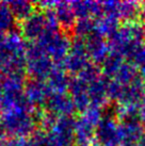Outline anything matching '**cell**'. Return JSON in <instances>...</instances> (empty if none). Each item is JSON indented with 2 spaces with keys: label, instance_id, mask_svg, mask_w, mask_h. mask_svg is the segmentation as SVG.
I'll return each mask as SVG.
<instances>
[{
  "label": "cell",
  "instance_id": "cell-6",
  "mask_svg": "<svg viewBox=\"0 0 145 146\" xmlns=\"http://www.w3.org/2000/svg\"><path fill=\"white\" fill-rule=\"evenodd\" d=\"M74 124L69 116L57 117L53 126L48 130L57 146H72L74 140Z\"/></svg>",
  "mask_w": 145,
  "mask_h": 146
},
{
  "label": "cell",
  "instance_id": "cell-12",
  "mask_svg": "<svg viewBox=\"0 0 145 146\" xmlns=\"http://www.w3.org/2000/svg\"><path fill=\"white\" fill-rule=\"evenodd\" d=\"M34 146H57L55 141L48 131L45 130H37L32 134V138L30 139Z\"/></svg>",
  "mask_w": 145,
  "mask_h": 146
},
{
  "label": "cell",
  "instance_id": "cell-4",
  "mask_svg": "<svg viewBox=\"0 0 145 146\" xmlns=\"http://www.w3.org/2000/svg\"><path fill=\"white\" fill-rule=\"evenodd\" d=\"M56 68L55 62L37 43H31L26 50V70L32 79H47Z\"/></svg>",
  "mask_w": 145,
  "mask_h": 146
},
{
  "label": "cell",
  "instance_id": "cell-3",
  "mask_svg": "<svg viewBox=\"0 0 145 146\" xmlns=\"http://www.w3.org/2000/svg\"><path fill=\"white\" fill-rule=\"evenodd\" d=\"M59 23L53 9L34 11L25 21L20 23V34L25 40L31 43L37 42L44 34L50 31H58Z\"/></svg>",
  "mask_w": 145,
  "mask_h": 146
},
{
  "label": "cell",
  "instance_id": "cell-14",
  "mask_svg": "<svg viewBox=\"0 0 145 146\" xmlns=\"http://www.w3.org/2000/svg\"><path fill=\"white\" fill-rule=\"evenodd\" d=\"M5 143V133L3 132L2 128H0V146H4Z\"/></svg>",
  "mask_w": 145,
  "mask_h": 146
},
{
  "label": "cell",
  "instance_id": "cell-8",
  "mask_svg": "<svg viewBox=\"0 0 145 146\" xmlns=\"http://www.w3.org/2000/svg\"><path fill=\"white\" fill-rule=\"evenodd\" d=\"M47 112L59 116H67L72 111V102L64 93L51 94L45 104Z\"/></svg>",
  "mask_w": 145,
  "mask_h": 146
},
{
  "label": "cell",
  "instance_id": "cell-5",
  "mask_svg": "<svg viewBox=\"0 0 145 146\" xmlns=\"http://www.w3.org/2000/svg\"><path fill=\"white\" fill-rule=\"evenodd\" d=\"M42 49L53 62L63 61L69 51V43L64 34L58 31H50L44 34L37 42Z\"/></svg>",
  "mask_w": 145,
  "mask_h": 146
},
{
  "label": "cell",
  "instance_id": "cell-13",
  "mask_svg": "<svg viewBox=\"0 0 145 146\" xmlns=\"http://www.w3.org/2000/svg\"><path fill=\"white\" fill-rule=\"evenodd\" d=\"M4 146H34L31 140L25 138H10L5 141Z\"/></svg>",
  "mask_w": 145,
  "mask_h": 146
},
{
  "label": "cell",
  "instance_id": "cell-2",
  "mask_svg": "<svg viewBox=\"0 0 145 146\" xmlns=\"http://www.w3.org/2000/svg\"><path fill=\"white\" fill-rule=\"evenodd\" d=\"M1 128L11 138H25L35 132L37 113L34 109H15L0 113Z\"/></svg>",
  "mask_w": 145,
  "mask_h": 146
},
{
  "label": "cell",
  "instance_id": "cell-10",
  "mask_svg": "<svg viewBox=\"0 0 145 146\" xmlns=\"http://www.w3.org/2000/svg\"><path fill=\"white\" fill-rule=\"evenodd\" d=\"M46 84L51 94H60L64 93V91L67 89L69 82L61 69L55 68L53 73L49 75V77L46 79Z\"/></svg>",
  "mask_w": 145,
  "mask_h": 146
},
{
  "label": "cell",
  "instance_id": "cell-7",
  "mask_svg": "<svg viewBox=\"0 0 145 146\" xmlns=\"http://www.w3.org/2000/svg\"><path fill=\"white\" fill-rule=\"evenodd\" d=\"M51 95L46 81L32 79L25 83V96L32 107H40L46 104Z\"/></svg>",
  "mask_w": 145,
  "mask_h": 146
},
{
  "label": "cell",
  "instance_id": "cell-9",
  "mask_svg": "<svg viewBox=\"0 0 145 146\" xmlns=\"http://www.w3.org/2000/svg\"><path fill=\"white\" fill-rule=\"evenodd\" d=\"M10 11L12 13L15 21H19L20 23L25 21L28 16H30L34 11V4L27 0H14L7 2Z\"/></svg>",
  "mask_w": 145,
  "mask_h": 146
},
{
  "label": "cell",
  "instance_id": "cell-11",
  "mask_svg": "<svg viewBox=\"0 0 145 146\" xmlns=\"http://www.w3.org/2000/svg\"><path fill=\"white\" fill-rule=\"evenodd\" d=\"M53 11L56 14L59 25L63 27H69L74 21V11L69 4L65 2H56L53 7Z\"/></svg>",
  "mask_w": 145,
  "mask_h": 146
},
{
  "label": "cell",
  "instance_id": "cell-16",
  "mask_svg": "<svg viewBox=\"0 0 145 146\" xmlns=\"http://www.w3.org/2000/svg\"><path fill=\"white\" fill-rule=\"evenodd\" d=\"M0 128H1V116H0Z\"/></svg>",
  "mask_w": 145,
  "mask_h": 146
},
{
  "label": "cell",
  "instance_id": "cell-1",
  "mask_svg": "<svg viewBox=\"0 0 145 146\" xmlns=\"http://www.w3.org/2000/svg\"><path fill=\"white\" fill-rule=\"evenodd\" d=\"M27 46L19 32L12 30L4 34L0 45V80L11 75H24Z\"/></svg>",
  "mask_w": 145,
  "mask_h": 146
},
{
  "label": "cell",
  "instance_id": "cell-15",
  "mask_svg": "<svg viewBox=\"0 0 145 146\" xmlns=\"http://www.w3.org/2000/svg\"><path fill=\"white\" fill-rule=\"evenodd\" d=\"M4 34H5V33H1V32H0V45H1V43H2V41H3Z\"/></svg>",
  "mask_w": 145,
  "mask_h": 146
}]
</instances>
